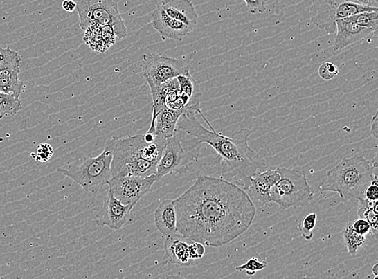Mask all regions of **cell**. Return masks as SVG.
I'll use <instances>...</instances> for the list:
<instances>
[{"instance_id": "obj_41", "label": "cell", "mask_w": 378, "mask_h": 279, "mask_svg": "<svg viewBox=\"0 0 378 279\" xmlns=\"http://www.w3.org/2000/svg\"><path fill=\"white\" fill-rule=\"evenodd\" d=\"M7 48H0V62L3 60V58L5 56V53H6Z\"/></svg>"}, {"instance_id": "obj_36", "label": "cell", "mask_w": 378, "mask_h": 279, "mask_svg": "<svg viewBox=\"0 0 378 279\" xmlns=\"http://www.w3.org/2000/svg\"><path fill=\"white\" fill-rule=\"evenodd\" d=\"M346 1L375 8H377L378 4V0H346Z\"/></svg>"}, {"instance_id": "obj_13", "label": "cell", "mask_w": 378, "mask_h": 279, "mask_svg": "<svg viewBox=\"0 0 378 279\" xmlns=\"http://www.w3.org/2000/svg\"><path fill=\"white\" fill-rule=\"evenodd\" d=\"M134 208L131 205L121 204L108 190L104 206L96 215V222L101 227H107L119 231L129 222Z\"/></svg>"}, {"instance_id": "obj_10", "label": "cell", "mask_w": 378, "mask_h": 279, "mask_svg": "<svg viewBox=\"0 0 378 279\" xmlns=\"http://www.w3.org/2000/svg\"><path fill=\"white\" fill-rule=\"evenodd\" d=\"M151 93L154 101L153 111L155 112L163 109L179 111L183 115H197L203 112L201 110L202 100L191 99L181 92L176 78L151 90Z\"/></svg>"}, {"instance_id": "obj_22", "label": "cell", "mask_w": 378, "mask_h": 279, "mask_svg": "<svg viewBox=\"0 0 378 279\" xmlns=\"http://www.w3.org/2000/svg\"><path fill=\"white\" fill-rule=\"evenodd\" d=\"M360 207L358 208L357 215L361 219H364L371 226V233L375 237L377 236L378 225V203L370 202L369 200L362 199L359 200Z\"/></svg>"}, {"instance_id": "obj_26", "label": "cell", "mask_w": 378, "mask_h": 279, "mask_svg": "<svg viewBox=\"0 0 378 279\" xmlns=\"http://www.w3.org/2000/svg\"><path fill=\"white\" fill-rule=\"evenodd\" d=\"M346 19L358 24V26L371 29L375 33L377 30V11L361 12L355 15V16L346 18Z\"/></svg>"}, {"instance_id": "obj_30", "label": "cell", "mask_w": 378, "mask_h": 279, "mask_svg": "<svg viewBox=\"0 0 378 279\" xmlns=\"http://www.w3.org/2000/svg\"><path fill=\"white\" fill-rule=\"evenodd\" d=\"M54 151L50 144L39 145L36 154H32L34 159L39 163H47L53 155Z\"/></svg>"}, {"instance_id": "obj_3", "label": "cell", "mask_w": 378, "mask_h": 279, "mask_svg": "<svg viewBox=\"0 0 378 279\" xmlns=\"http://www.w3.org/2000/svg\"><path fill=\"white\" fill-rule=\"evenodd\" d=\"M168 140L156 138L147 142L145 135L116 138L111 165V178L148 177L156 165Z\"/></svg>"}, {"instance_id": "obj_2", "label": "cell", "mask_w": 378, "mask_h": 279, "mask_svg": "<svg viewBox=\"0 0 378 279\" xmlns=\"http://www.w3.org/2000/svg\"><path fill=\"white\" fill-rule=\"evenodd\" d=\"M199 115L210 129H206L200 123L196 114L181 116L178 129L198 141L199 143L212 146L224 164V173L230 174L235 181L237 180L243 184L244 179L267 169L266 161L260 158L258 152L250 148L249 145L251 130L243 129L235 132L230 138L217 133L203 112Z\"/></svg>"}, {"instance_id": "obj_38", "label": "cell", "mask_w": 378, "mask_h": 279, "mask_svg": "<svg viewBox=\"0 0 378 279\" xmlns=\"http://www.w3.org/2000/svg\"><path fill=\"white\" fill-rule=\"evenodd\" d=\"M377 114H376L374 117H372V124H371V130L370 134L374 138L377 139L378 134V124H377Z\"/></svg>"}, {"instance_id": "obj_31", "label": "cell", "mask_w": 378, "mask_h": 279, "mask_svg": "<svg viewBox=\"0 0 378 279\" xmlns=\"http://www.w3.org/2000/svg\"><path fill=\"white\" fill-rule=\"evenodd\" d=\"M267 0H244L250 13H264L267 11Z\"/></svg>"}, {"instance_id": "obj_23", "label": "cell", "mask_w": 378, "mask_h": 279, "mask_svg": "<svg viewBox=\"0 0 378 279\" xmlns=\"http://www.w3.org/2000/svg\"><path fill=\"white\" fill-rule=\"evenodd\" d=\"M84 32L83 41L93 51L102 53L108 50L104 40H102V26L94 24V26L87 28Z\"/></svg>"}, {"instance_id": "obj_32", "label": "cell", "mask_w": 378, "mask_h": 279, "mask_svg": "<svg viewBox=\"0 0 378 279\" xmlns=\"http://www.w3.org/2000/svg\"><path fill=\"white\" fill-rule=\"evenodd\" d=\"M102 37L108 48L114 45L117 40L116 33L111 26H102Z\"/></svg>"}, {"instance_id": "obj_8", "label": "cell", "mask_w": 378, "mask_h": 279, "mask_svg": "<svg viewBox=\"0 0 378 279\" xmlns=\"http://www.w3.org/2000/svg\"><path fill=\"white\" fill-rule=\"evenodd\" d=\"M276 170L280 179L270 192L272 203L286 210L312 197L313 192L308 184L305 171L285 168H278Z\"/></svg>"}, {"instance_id": "obj_40", "label": "cell", "mask_w": 378, "mask_h": 279, "mask_svg": "<svg viewBox=\"0 0 378 279\" xmlns=\"http://www.w3.org/2000/svg\"><path fill=\"white\" fill-rule=\"evenodd\" d=\"M372 273H374V276H378V264H377V263L375 264V265L372 266Z\"/></svg>"}, {"instance_id": "obj_39", "label": "cell", "mask_w": 378, "mask_h": 279, "mask_svg": "<svg viewBox=\"0 0 378 279\" xmlns=\"http://www.w3.org/2000/svg\"><path fill=\"white\" fill-rule=\"evenodd\" d=\"M165 279H188V278L181 276L180 273H179V275H177V276H174V275L168 276L165 278Z\"/></svg>"}, {"instance_id": "obj_9", "label": "cell", "mask_w": 378, "mask_h": 279, "mask_svg": "<svg viewBox=\"0 0 378 279\" xmlns=\"http://www.w3.org/2000/svg\"><path fill=\"white\" fill-rule=\"evenodd\" d=\"M141 71L151 91L190 71L178 58L148 53L143 55Z\"/></svg>"}, {"instance_id": "obj_20", "label": "cell", "mask_w": 378, "mask_h": 279, "mask_svg": "<svg viewBox=\"0 0 378 279\" xmlns=\"http://www.w3.org/2000/svg\"><path fill=\"white\" fill-rule=\"evenodd\" d=\"M155 226L167 237L177 233V214L173 199H165L154 213Z\"/></svg>"}, {"instance_id": "obj_29", "label": "cell", "mask_w": 378, "mask_h": 279, "mask_svg": "<svg viewBox=\"0 0 378 279\" xmlns=\"http://www.w3.org/2000/svg\"><path fill=\"white\" fill-rule=\"evenodd\" d=\"M338 67L332 62H323L320 68H318V75H320L323 80H332L338 75Z\"/></svg>"}, {"instance_id": "obj_15", "label": "cell", "mask_w": 378, "mask_h": 279, "mask_svg": "<svg viewBox=\"0 0 378 279\" xmlns=\"http://www.w3.org/2000/svg\"><path fill=\"white\" fill-rule=\"evenodd\" d=\"M152 26L160 34L162 40L181 42L192 32L186 24L167 15L161 5L152 12Z\"/></svg>"}, {"instance_id": "obj_4", "label": "cell", "mask_w": 378, "mask_h": 279, "mask_svg": "<svg viewBox=\"0 0 378 279\" xmlns=\"http://www.w3.org/2000/svg\"><path fill=\"white\" fill-rule=\"evenodd\" d=\"M377 180V155L374 163L361 156L343 158L335 168L328 170L320 184L322 192H336L346 199H365L369 186Z\"/></svg>"}, {"instance_id": "obj_1", "label": "cell", "mask_w": 378, "mask_h": 279, "mask_svg": "<svg viewBox=\"0 0 378 279\" xmlns=\"http://www.w3.org/2000/svg\"><path fill=\"white\" fill-rule=\"evenodd\" d=\"M177 232L190 242L218 248L234 241L251 226L257 208L239 186L200 175L174 199Z\"/></svg>"}, {"instance_id": "obj_5", "label": "cell", "mask_w": 378, "mask_h": 279, "mask_svg": "<svg viewBox=\"0 0 378 279\" xmlns=\"http://www.w3.org/2000/svg\"><path fill=\"white\" fill-rule=\"evenodd\" d=\"M115 140L116 136L106 141L100 155L88 156L80 164L57 168V172L81 186L85 192L96 194L111 179V165Z\"/></svg>"}, {"instance_id": "obj_25", "label": "cell", "mask_w": 378, "mask_h": 279, "mask_svg": "<svg viewBox=\"0 0 378 279\" xmlns=\"http://www.w3.org/2000/svg\"><path fill=\"white\" fill-rule=\"evenodd\" d=\"M21 109V100L0 92V120L8 116H16Z\"/></svg>"}, {"instance_id": "obj_33", "label": "cell", "mask_w": 378, "mask_h": 279, "mask_svg": "<svg viewBox=\"0 0 378 279\" xmlns=\"http://www.w3.org/2000/svg\"><path fill=\"white\" fill-rule=\"evenodd\" d=\"M189 255L191 260H198L202 258L205 254V247L203 244L194 242L189 244Z\"/></svg>"}, {"instance_id": "obj_7", "label": "cell", "mask_w": 378, "mask_h": 279, "mask_svg": "<svg viewBox=\"0 0 378 279\" xmlns=\"http://www.w3.org/2000/svg\"><path fill=\"white\" fill-rule=\"evenodd\" d=\"M77 11L83 31L94 24L111 26L118 40L127 35V30L115 0H78Z\"/></svg>"}, {"instance_id": "obj_37", "label": "cell", "mask_w": 378, "mask_h": 279, "mask_svg": "<svg viewBox=\"0 0 378 279\" xmlns=\"http://www.w3.org/2000/svg\"><path fill=\"white\" fill-rule=\"evenodd\" d=\"M64 11L73 12L77 8V3L73 0H64L62 4Z\"/></svg>"}, {"instance_id": "obj_24", "label": "cell", "mask_w": 378, "mask_h": 279, "mask_svg": "<svg viewBox=\"0 0 378 279\" xmlns=\"http://www.w3.org/2000/svg\"><path fill=\"white\" fill-rule=\"evenodd\" d=\"M343 240H345L348 255L352 257H354L358 249L366 243V236L356 233L352 227V224H348L345 228V232H343Z\"/></svg>"}, {"instance_id": "obj_21", "label": "cell", "mask_w": 378, "mask_h": 279, "mask_svg": "<svg viewBox=\"0 0 378 279\" xmlns=\"http://www.w3.org/2000/svg\"><path fill=\"white\" fill-rule=\"evenodd\" d=\"M155 114V136L156 138L169 140L174 136L178 130L179 120L183 114L179 111L166 109H161Z\"/></svg>"}, {"instance_id": "obj_28", "label": "cell", "mask_w": 378, "mask_h": 279, "mask_svg": "<svg viewBox=\"0 0 378 279\" xmlns=\"http://www.w3.org/2000/svg\"><path fill=\"white\" fill-rule=\"evenodd\" d=\"M267 267V262H261L259 261L258 258H253L243 264V265L237 267L235 269H237V271H246V275L249 276H253L256 275L258 271H262Z\"/></svg>"}, {"instance_id": "obj_17", "label": "cell", "mask_w": 378, "mask_h": 279, "mask_svg": "<svg viewBox=\"0 0 378 279\" xmlns=\"http://www.w3.org/2000/svg\"><path fill=\"white\" fill-rule=\"evenodd\" d=\"M336 24V37L333 45L335 51H342L354 44L361 42L374 33L371 29L358 26L346 19H338Z\"/></svg>"}, {"instance_id": "obj_18", "label": "cell", "mask_w": 378, "mask_h": 279, "mask_svg": "<svg viewBox=\"0 0 378 279\" xmlns=\"http://www.w3.org/2000/svg\"><path fill=\"white\" fill-rule=\"evenodd\" d=\"M190 240L186 239L180 233H173L167 236L164 242V264H174L180 267L192 265L189 255Z\"/></svg>"}, {"instance_id": "obj_11", "label": "cell", "mask_w": 378, "mask_h": 279, "mask_svg": "<svg viewBox=\"0 0 378 279\" xmlns=\"http://www.w3.org/2000/svg\"><path fill=\"white\" fill-rule=\"evenodd\" d=\"M155 183V175H151L145 178H111L107 184L110 192L121 204L135 207L141 198L150 192Z\"/></svg>"}, {"instance_id": "obj_42", "label": "cell", "mask_w": 378, "mask_h": 279, "mask_svg": "<svg viewBox=\"0 0 378 279\" xmlns=\"http://www.w3.org/2000/svg\"><path fill=\"white\" fill-rule=\"evenodd\" d=\"M374 279H377V276H375V278Z\"/></svg>"}, {"instance_id": "obj_34", "label": "cell", "mask_w": 378, "mask_h": 279, "mask_svg": "<svg viewBox=\"0 0 378 279\" xmlns=\"http://www.w3.org/2000/svg\"><path fill=\"white\" fill-rule=\"evenodd\" d=\"M352 227L356 233L362 235V236L371 233L370 224L364 219H357L354 223L352 224Z\"/></svg>"}, {"instance_id": "obj_16", "label": "cell", "mask_w": 378, "mask_h": 279, "mask_svg": "<svg viewBox=\"0 0 378 279\" xmlns=\"http://www.w3.org/2000/svg\"><path fill=\"white\" fill-rule=\"evenodd\" d=\"M345 1L346 0H312V22L328 34L336 33L338 10Z\"/></svg>"}, {"instance_id": "obj_14", "label": "cell", "mask_w": 378, "mask_h": 279, "mask_svg": "<svg viewBox=\"0 0 378 279\" xmlns=\"http://www.w3.org/2000/svg\"><path fill=\"white\" fill-rule=\"evenodd\" d=\"M279 179L280 174L276 170L259 171L251 177L244 179L242 189L250 199L267 205L272 203L270 192Z\"/></svg>"}, {"instance_id": "obj_12", "label": "cell", "mask_w": 378, "mask_h": 279, "mask_svg": "<svg viewBox=\"0 0 378 279\" xmlns=\"http://www.w3.org/2000/svg\"><path fill=\"white\" fill-rule=\"evenodd\" d=\"M21 61L17 52L7 48L6 53L0 62V92L17 99H19L24 87L23 82L19 80Z\"/></svg>"}, {"instance_id": "obj_27", "label": "cell", "mask_w": 378, "mask_h": 279, "mask_svg": "<svg viewBox=\"0 0 378 279\" xmlns=\"http://www.w3.org/2000/svg\"><path fill=\"white\" fill-rule=\"evenodd\" d=\"M317 222L316 213H310L303 218L302 222L299 224L298 228L302 237L307 241H310L313 237V231L316 228Z\"/></svg>"}, {"instance_id": "obj_19", "label": "cell", "mask_w": 378, "mask_h": 279, "mask_svg": "<svg viewBox=\"0 0 378 279\" xmlns=\"http://www.w3.org/2000/svg\"><path fill=\"white\" fill-rule=\"evenodd\" d=\"M161 6L167 15L194 30L199 15L191 0H162Z\"/></svg>"}, {"instance_id": "obj_35", "label": "cell", "mask_w": 378, "mask_h": 279, "mask_svg": "<svg viewBox=\"0 0 378 279\" xmlns=\"http://www.w3.org/2000/svg\"><path fill=\"white\" fill-rule=\"evenodd\" d=\"M365 199L370 202H377L378 199V183L377 180L374 181L365 192Z\"/></svg>"}, {"instance_id": "obj_6", "label": "cell", "mask_w": 378, "mask_h": 279, "mask_svg": "<svg viewBox=\"0 0 378 279\" xmlns=\"http://www.w3.org/2000/svg\"><path fill=\"white\" fill-rule=\"evenodd\" d=\"M201 143L178 129L174 136L167 141L161 159L156 165L155 174L156 182H159L165 175L170 174L186 168L195 161H197L200 154Z\"/></svg>"}]
</instances>
